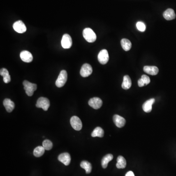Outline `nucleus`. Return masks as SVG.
Returning <instances> with one entry per match:
<instances>
[{
  "instance_id": "obj_1",
  "label": "nucleus",
  "mask_w": 176,
  "mask_h": 176,
  "mask_svg": "<svg viewBox=\"0 0 176 176\" xmlns=\"http://www.w3.org/2000/svg\"><path fill=\"white\" fill-rule=\"evenodd\" d=\"M84 38L87 42L93 43L96 39V35L92 29L90 28H86L83 31Z\"/></svg>"
},
{
  "instance_id": "obj_2",
  "label": "nucleus",
  "mask_w": 176,
  "mask_h": 176,
  "mask_svg": "<svg viewBox=\"0 0 176 176\" xmlns=\"http://www.w3.org/2000/svg\"><path fill=\"white\" fill-rule=\"evenodd\" d=\"M23 84L26 95L29 96H32L35 91L36 90L37 85L31 83L27 80L24 81Z\"/></svg>"
},
{
  "instance_id": "obj_3",
  "label": "nucleus",
  "mask_w": 176,
  "mask_h": 176,
  "mask_svg": "<svg viewBox=\"0 0 176 176\" xmlns=\"http://www.w3.org/2000/svg\"><path fill=\"white\" fill-rule=\"evenodd\" d=\"M67 74L65 70L61 71L58 78L56 80L55 84L58 88H61L65 85L67 81Z\"/></svg>"
},
{
  "instance_id": "obj_4",
  "label": "nucleus",
  "mask_w": 176,
  "mask_h": 176,
  "mask_svg": "<svg viewBox=\"0 0 176 176\" xmlns=\"http://www.w3.org/2000/svg\"><path fill=\"white\" fill-rule=\"evenodd\" d=\"M50 106L49 100L46 97H41L37 101L36 106L38 108H42L44 111L48 110Z\"/></svg>"
},
{
  "instance_id": "obj_5",
  "label": "nucleus",
  "mask_w": 176,
  "mask_h": 176,
  "mask_svg": "<svg viewBox=\"0 0 176 176\" xmlns=\"http://www.w3.org/2000/svg\"><path fill=\"white\" fill-rule=\"evenodd\" d=\"M70 123L72 127L76 130L80 131L82 128V122L80 118L76 116H73L71 118Z\"/></svg>"
},
{
  "instance_id": "obj_6",
  "label": "nucleus",
  "mask_w": 176,
  "mask_h": 176,
  "mask_svg": "<svg viewBox=\"0 0 176 176\" xmlns=\"http://www.w3.org/2000/svg\"><path fill=\"white\" fill-rule=\"evenodd\" d=\"M109 59V54L106 49H102L98 55V60L100 64L105 65L106 64Z\"/></svg>"
},
{
  "instance_id": "obj_7",
  "label": "nucleus",
  "mask_w": 176,
  "mask_h": 176,
  "mask_svg": "<svg viewBox=\"0 0 176 176\" xmlns=\"http://www.w3.org/2000/svg\"><path fill=\"white\" fill-rule=\"evenodd\" d=\"M93 72V68L89 64H84L81 67L80 74L83 77H87L90 76Z\"/></svg>"
},
{
  "instance_id": "obj_8",
  "label": "nucleus",
  "mask_w": 176,
  "mask_h": 176,
  "mask_svg": "<svg viewBox=\"0 0 176 176\" xmlns=\"http://www.w3.org/2000/svg\"><path fill=\"white\" fill-rule=\"evenodd\" d=\"M72 39L70 36V35L67 34H65L62 37L61 40V45L63 48L67 49H70L72 46Z\"/></svg>"
},
{
  "instance_id": "obj_9",
  "label": "nucleus",
  "mask_w": 176,
  "mask_h": 176,
  "mask_svg": "<svg viewBox=\"0 0 176 176\" xmlns=\"http://www.w3.org/2000/svg\"><path fill=\"white\" fill-rule=\"evenodd\" d=\"M88 104L94 109H100L102 105V101L99 97H93L90 99L88 102Z\"/></svg>"
},
{
  "instance_id": "obj_10",
  "label": "nucleus",
  "mask_w": 176,
  "mask_h": 176,
  "mask_svg": "<svg viewBox=\"0 0 176 176\" xmlns=\"http://www.w3.org/2000/svg\"><path fill=\"white\" fill-rule=\"evenodd\" d=\"M13 28L18 33H24L26 30V27L24 23L20 20L15 22L13 25Z\"/></svg>"
},
{
  "instance_id": "obj_11",
  "label": "nucleus",
  "mask_w": 176,
  "mask_h": 176,
  "mask_svg": "<svg viewBox=\"0 0 176 176\" xmlns=\"http://www.w3.org/2000/svg\"><path fill=\"white\" fill-rule=\"evenodd\" d=\"M59 161L62 162L65 165H69L71 162V158L70 155L67 153L61 154L58 156Z\"/></svg>"
},
{
  "instance_id": "obj_12",
  "label": "nucleus",
  "mask_w": 176,
  "mask_h": 176,
  "mask_svg": "<svg viewBox=\"0 0 176 176\" xmlns=\"http://www.w3.org/2000/svg\"><path fill=\"white\" fill-rule=\"evenodd\" d=\"M113 120L115 125L118 128H122L124 126L126 123L125 119L118 114H115L113 116Z\"/></svg>"
},
{
  "instance_id": "obj_13",
  "label": "nucleus",
  "mask_w": 176,
  "mask_h": 176,
  "mask_svg": "<svg viewBox=\"0 0 176 176\" xmlns=\"http://www.w3.org/2000/svg\"><path fill=\"white\" fill-rule=\"evenodd\" d=\"M20 57L22 60L26 63H30L33 60V56L31 53L27 50H24L20 53Z\"/></svg>"
},
{
  "instance_id": "obj_14",
  "label": "nucleus",
  "mask_w": 176,
  "mask_h": 176,
  "mask_svg": "<svg viewBox=\"0 0 176 176\" xmlns=\"http://www.w3.org/2000/svg\"><path fill=\"white\" fill-rule=\"evenodd\" d=\"M143 71L144 72L147 74L155 76L159 72V69L155 66H145L143 67Z\"/></svg>"
},
{
  "instance_id": "obj_15",
  "label": "nucleus",
  "mask_w": 176,
  "mask_h": 176,
  "mask_svg": "<svg viewBox=\"0 0 176 176\" xmlns=\"http://www.w3.org/2000/svg\"><path fill=\"white\" fill-rule=\"evenodd\" d=\"M155 102L154 99H151L148 100L142 105V109L146 113L151 112L152 109V105Z\"/></svg>"
},
{
  "instance_id": "obj_16",
  "label": "nucleus",
  "mask_w": 176,
  "mask_h": 176,
  "mask_svg": "<svg viewBox=\"0 0 176 176\" xmlns=\"http://www.w3.org/2000/svg\"><path fill=\"white\" fill-rule=\"evenodd\" d=\"M163 16L166 20H168V21L174 19L176 18V14H175V12L173 9H171V8H168L167 10H166L164 12Z\"/></svg>"
},
{
  "instance_id": "obj_17",
  "label": "nucleus",
  "mask_w": 176,
  "mask_h": 176,
  "mask_svg": "<svg viewBox=\"0 0 176 176\" xmlns=\"http://www.w3.org/2000/svg\"><path fill=\"white\" fill-rule=\"evenodd\" d=\"M3 104L6 110L9 113L12 112L15 108V104L14 102L9 99H5L3 102Z\"/></svg>"
},
{
  "instance_id": "obj_18",
  "label": "nucleus",
  "mask_w": 176,
  "mask_h": 176,
  "mask_svg": "<svg viewBox=\"0 0 176 176\" xmlns=\"http://www.w3.org/2000/svg\"><path fill=\"white\" fill-rule=\"evenodd\" d=\"M0 74L1 76H2L4 78V82L5 83H8L11 81V76L9 75L8 71L5 68H2L0 71Z\"/></svg>"
},
{
  "instance_id": "obj_19",
  "label": "nucleus",
  "mask_w": 176,
  "mask_h": 176,
  "mask_svg": "<svg viewBox=\"0 0 176 176\" xmlns=\"http://www.w3.org/2000/svg\"><path fill=\"white\" fill-rule=\"evenodd\" d=\"M132 86V81L129 76H125L123 77V81L122 84V88L124 90L129 89Z\"/></svg>"
},
{
  "instance_id": "obj_20",
  "label": "nucleus",
  "mask_w": 176,
  "mask_h": 176,
  "mask_svg": "<svg viewBox=\"0 0 176 176\" xmlns=\"http://www.w3.org/2000/svg\"><path fill=\"white\" fill-rule=\"evenodd\" d=\"M117 167L118 169H123L126 166V160L123 156L119 155L117 159Z\"/></svg>"
},
{
  "instance_id": "obj_21",
  "label": "nucleus",
  "mask_w": 176,
  "mask_h": 176,
  "mask_svg": "<svg viewBox=\"0 0 176 176\" xmlns=\"http://www.w3.org/2000/svg\"><path fill=\"white\" fill-rule=\"evenodd\" d=\"M113 159V155L109 154H107L105 155L103 157V159H102V161H101V164H102V167L103 168H107L109 162L112 160Z\"/></svg>"
},
{
  "instance_id": "obj_22",
  "label": "nucleus",
  "mask_w": 176,
  "mask_h": 176,
  "mask_svg": "<svg viewBox=\"0 0 176 176\" xmlns=\"http://www.w3.org/2000/svg\"><path fill=\"white\" fill-rule=\"evenodd\" d=\"M104 132L101 127H97L95 128L92 132L91 136L92 137H102L104 136Z\"/></svg>"
},
{
  "instance_id": "obj_23",
  "label": "nucleus",
  "mask_w": 176,
  "mask_h": 176,
  "mask_svg": "<svg viewBox=\"0 0 176 176\" xmlns=\"http://www.w3.org/2000/svg\"><path fill=\"white\" fill-rule=\"evenodd\" d=\"M121 45L125 51H129L132 48L131 42L130 41V40L125 38L121 40Z\"/></svg>"
},
{
  "instance_id": "obj_24",
  "label": "nucleus",
  "mask_w": 176,
  "mask_h": 176,
  "mask_svg": "<svg viewBox=\"0 0 176 176\" xmlns=\"http://www.w3.org/2000/svg\"><path fill=\"white\" fill-rule=\"evenodd\" d=\"M80 166L85 170L87 174H89L92 171V164L88 161L86 160L82 161L80 164Z\"/></svg>"
},
{
  "instance_id": "obj_25",
  "label": "nucleus",
  "mask_w": 176,
  "mask_h": 176,
  "mask_svg": "<svg viewBox=\"0 0 176 176\" xmlns=\"http://www.w3.org/2000/svg\"><path fill=\"white\" fill-rule=\"evenodd\" d=\"M45 149L43 146H38L35 149L33 155L36 157H41L45 153Z\"/></svg>"
},
{
  "instance_id": "obj_26",
  "label": "nucleus",
  "mask_w": 176,
  "mask_h": 176,
  "mask_svg": "<svg viewBox=\"0 0 176 176\" xmlns=\"http://www.w3.org/2000/svg\"><path fill=\"white\" fill-rule=\"evenodd\" d=\"M43 147L46 150H50L53 146V143L49 140H46L43 142Z\"/></svg>"
},
{
  "instance_id": "obj_27",
  "label": "nucleus",
  "mask_w": 176,
  "mask_h": 176,
  "mask_svg": "<svg viewBox=\"0 0 176 176\" xmlns=\"http://www.w3.org/2000/svg\"><path fill=\"white\" fill-rule=\"evenodd\" d=\"M137 28L139 31L144 32L146 30V26L144 23L142 22H138L137 23Z\"/></svg>"
},
{
  "instance_id": "obj_28",
  "label": "nucleus",
  "mask_w": 176,
  "mask_h": 176,
  "mask_svg": "<svg viewBox=\"0 0 176 176\" xmlns=\"http://www.w3.org/2000/svg\"><path fill=\"white\" fill-rule=\"evenodd\" d=\"M141 79L144 82L145 85H147L150 83V78H149V77L148 76H146V75H142L141 77Z\"/></svg>"
},
{
  "instance_id": "obj_29",
  "label": "nucleus",
  "mask_w": 176,
  "mask_h": 176,
  "mask_svg": "<svg viewBox=\"0 0 176 176\" xmlns=\"http://www.w3.org/2000/svg\"><path fill=\"white\" fill-rule=\"evenodd\" d=\"M138 85L140 87H143V86H145V83H144V82L142 81V80L141 78L138 80Z\"/></svg>"
},
{
  "instance_id": "obj_30",
  "label": "nucleus",
  "mask_w": 176,
  "mask_h": 176,
  "mask_svg": "<svg viewBox=\"0 0 176 176\" xmlns=\"http://www.w3.org/2000/svg\"><path fill=\"white\" fill-rule=\"evenodd\" d=\"M125 176H135L134 173L132 171H129L126 173Z\"/></svg>"
}]
</instances>
